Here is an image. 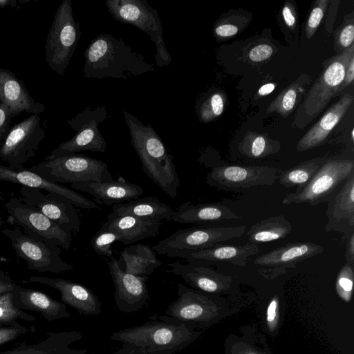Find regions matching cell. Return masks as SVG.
I'll return each mask as SVG.
<instances>
[{
	"label": "cell",
	"instance_id": "6da1fadb",
	"mask_svg": "<svg viewBox=\"0 0 354 354\" xmlns=\"http://www.w3.org/2000/svg\"><path fill=\"white\" fill-rule=\"evenodd\" d=\"M84 57L83 73L86 78L126 80L156 70L121 38L106 33L100 34L91 41Z\"/></svg>",
	"mask_w": 354,
	"mask_h": 354
},
{
	"label": "cell",
	"instance_id": "7a4b0ae2",
	"mask_svg": "<svg viewBox=\"0 0 354 354\" xmlns=\"http://www.w3.org/2000/svg\"><path fill=\"white\" fill-rule=\"evenodd\" d=\"M131 143L142 169L156 185L175 198L180 187L176 165L163 141L150 124L145 125L133 114L123 111Z\"/></svg>",
	"mask_w": 354,
	"mask_h": 354
},
{
	"label": "cell",
	"instance_id": "3957f363",
	"mask_svg": "<svg viewBox=\"0 0 354 354\" xmlns=\"http://www.w3.org/2000/svg\"><path fill=\"white\" fill-rule=\"evenodd\" d=\"M151 319L143 324L113 332L109 338L143 354H174L197 336L192 329L161 316H153Z\"/></svg>",
	"mask_w": 354,
	"mask_h": 354
},
{
	"label": "cell",
	"instance_id": "277c9868",
	"mask_svg": "<svg viewBox=\"0 0 354 354\" xmlns=\"http://www.w3.org/2000/svg\"><path fill=\"white\" fill-rule=\"evenodd\" d=\"M354 44L340 54L325 60L318 77L297 106L292 126L303 129L326 108L343 81L345 71L352 55Z\"/></svg>",
	"mask_w": 354,
	"mask_h": 354
},
{
	"label": "cell",
	"instance_id": "5b68a950",
	"mask_svg": "<svg viewBox=\"0 0 354 354\" xmlns=\"http://www.w3.org/2000/svg\"><path fill=\"white\" fill-rule=\"evenodd\" d=\"M245 225L234 227L197 225L180 229L153 245L152 250L158 254L185 259L194 252L241 237L245 233Z\"/></svg>",
	"mask_w": 354,
	"mask_h": 354
},
{
	"label": "cell",
	"instance_id": "8992f818",
	"mask_svg": "<svg viewBox=\"0 0 354 354\" xmlns=\"http://www.w3.org/2000/svg\"><path fill=\"white\" fill-rule=\"evenodd\" d=\"M44 179L55 183L109 182L113 180L107 164L82 154L46 156L30 168Z\"/></svg>",
	"mask_w": 354,
	"mask_h": 354
},
{
	"label": "cell",
	"instance_id": "52a82bcc",
	"mask_svg": "<svg viewBox=\"0 0 354 354\" xmlns=\"http://www.w3.org/2000/svg\"><path fill=\"white\" fill-rule=\"evenodd\" d=\"M82 35L80 24L74 19L71 0L59 5L49 29L45 57L49 67L64 75Z\"/></svg>",
	"mask_w": 354,
	"mask_h": 354
},
{
	"label": "cell",
	"instance_id": "ba28073f",
	"mask_svg": "<svg viewBox=\"0 0 354 354\" xmlns=\"http://www.w3.org/2000/svg\"><path fill=\"white\" fill-rule=\"evenodd\" d=\"M109 12L117 21L133 25L147 34L156 46L155 59L158 66H167L171 55L163 37L161 21L156 9L146 0H107Z\"/></svg>",
	"mask_w": 354,
	"mask_h": 354
},
{
	"label": "cell",
	"instance_id": "9c48e42d",
	"mask_svg": "<svg viewBox=\"0 0 354 354\" xmlns=\"http://www.w3.org/2000/svg\"><path fill=\"white\" fill-rule=\"evenodd\" d=\"M4 207L8 212L7 222L22 228L24 232L51 246L68 249L72 233L64 230L39 211L24 203L17 197L10 198Z\"/></svg>",
	"mask_w": 354,
	"mask_h": 354
},
{
	"label": "cell",
	"instance_id": "30bf717a",
	"mask_svg": "<svg viewBox=\"0 0 354 354\" xmlns=\"http://www.w3.org/2000/svg\"><path fill=\"white\" fill-rule=\"evenodd\" d=\"M352 174H354L353 159L327 160L303 189L286 194L282 204L316 205L326 201Z\"/></svg>",
	"mask_w": 354,
	"mask_h": 354
},
{
	"label": "cell",
	"instance_id": "8fae6325",
	"mask_svg": "<svg viewBox=\"0 0 354 354\" xmlns=\"http://www.w3.org/2000/svg\"><path fill=\"white\" fill-rule=\"evenodd\" d=\"M109 118L106 106L96 108L89 106L67 120L70 127L76 131L75 136L61 143L47 156L57 157L75 154L81 151L104 153L107 143L100 133L98 125Z\"/></svg>",
	"mask_w": 354,
	"mask_h": 354
},
{
	"label": "cell",
	"instance_id": "7c38bea8",
	"mask_svg": "<svg viewBox=\"0 0 354 354\" xmlns=\"http://www.w3.org/2000/svg\"><path fill=\"white\" fill-rule=\"evenodd\" d=\"M1 233L8 238L16 255L26 262L29 270L54 274L73 270V266L62 259V248L49 245L25 234L19 227L4 229Z\"/></svg>",
	"mask_w": 354,
	"mask_h": 354
},
{
	"label": "cell",
	"instance_id": "4fadbf2b",
	"mask_svg": "<svg viewBox=\"0 0 354 354\" xmlns=\"http://www.w3.org/2000/svg\"><path fill=\"white\" fill-rule=\"evenodd\" d=\"M45 136L40 117L32 114L11 128L0 146V158L11 168L23 169Z\"/></svg>",
	"mask_w": 354,
	"mask_h": 354
},
{
	"label": "cell",
	"instance_id": "5bb4252c",
	"mask_svg": "<svg viewBox=\"0 0 354 354\" xmlns=\"http://www.w3.org/2000/svg\"><path fill=\"white\" fill-rule=\"evenodd\" d=\"M277 169L268 166L222 165L213 168L206 183L219 190L243 192L261 186H272L277 179Z\"/></svg>",
	"mask_w": 354,
	"mask_h": 354
},
{
	"label": "cell",
	"instance_id": "9a60e30c",
	"mask_svg": "<svg viewBox=\"0 0 354 354\" xmlns=\"http://www.w3.org/2000/svg\"><path fill=\"white\" fill-rule=\"evenodd\" d=\"M20 200L41 212L71 233L80 230L81 220L75 206L66 198L53 193L44 194L36 188L22 187Z\"/></svg>",
	"mask_w": 354,
	"mask_h": 354
},
{
	"label": "cell",
	"instance_id": "2e32d148",
	"mask_svg": "<svg viewBox=\"0 0 354 354\" xmlns=\"http://www.w3.org/2000/svg\"><path fill=\"white\" fill-rule=\"evenodd\" d=\"M107 266L115 287L114 299L117 308L123 313H131L146 306L150 299L146 283L148 277L125 272L113 257Z\"/></svg>",
	"mask_w": 354,
	"mask_h": 354
},
{
	"label": "cell",
	"instance_id": "e0dca14e",
	"mask_svg": "<svg viewBox=\"0 0 354 354\" xmlns=\"http://www.w3.org/2000/svg\"><path fill=\"white\" fill-rule=\"evenodd\" d=\"M22 283H37L57 290L61 301L75 308L85 316L97 315L102 313L101 302L97 296L88 288L80 283L60 278L31 276Z\"/></svg>",
	"mask_w": 354,
	"mask_h": 354
},
{
	"label": "cell",
	"instance_id": "ac0fdd59",
	"mask_svg": "<svg viewBox=\"0 0 354 354\" xmlns=\"http://www.w3.org/2000/svg\"><path fill=\"white\" fill-rule=\"evenodd\" d=\"M0 181L9 182L30 188L39 189L68 198L72 204L82 209H98L93 201L75 191L58 183L48 181L30 169H13L0 165Z\"/></svg>",
	"mask_w": 354,
	"mask_h": 354
},
{
	"label": "cell",
	"instance_id": "d6986e66",
	"mask_svg": "<svg viewBox=\"0 0 354 354\" xmlns=\"http://www.w3.org/2000/svg\"><path fill=\"white\" fill-rule=\"evenodd\" d=\"M71 186L93 196L95 203L111 206L138 199L144 193L141 186L127 182L122 178L109 182L75 183Z\"/></svg>",
	"mask_w": 354,
	"mask_h": 354
},
{
	"label": "cell",
	"instance_id": "ffe728a7",
	"mask_svg": "<svg viewBox=\"0 0 354 354\" xmlns=\"http://www.w3.org/2000/svg\"><path fill=\"white\" fill-rule=\"evenodd\" d=\"M326 215V232H339L346 236L353 232L354 174L344 181L338 193L328 200Z\"/></svg>",
	"mask_w": 354,
	"mask_h": 354
},
{
	"label": "cell",
	"instance_id": "44dd1931",
	"mask_svg": "<svg viewBox=\"0 0 354 354\" xmlns=\"http://www.w3.org/2000/svg\"><path fill=\"white\" fill-rule=\"evenodd\" d=\"M0 103L8 106L12 117L23 112L39 115L46 110L30 95L23 81L5 68H0Z\"/></svg>",
	"mask_w": 354,
	"mask_h": 354
},
{
	"label": "cell",
	"instance_id": "7402d4cb",
	"mask_svg": "<svg viewBox=\"0 0 354 354\" xmlns=\"http://www.w3.org/2000/svg\"><path fill=\"white\" fill-rule=\"evenodd\" d=\"M353 100L352 93H346L342 95L298 141L297 150L301 152L321 145L344 116Z\"/></svg>",
	"mask_w": 354,
	"mask_h": 354
},
{
	"label": "cell",
	"instance_id": "603a6c76",
	"mask_svg": "<svg viewBox=\"0 0 354 354\" xmlns=\"http://www.w3.org/2000/svg\"><path fill=\"white\" fill-rule=\"evenodd\" d=\"M15 306L22 310L39 313L48 322L69 318L67 306L46 293L17 285L12 291Z\"/></svg>",
	"mask_w": 354,
	"mask_h": 354
},
{
	"label": "cell",
	"instance_id": "cb8c5ba5",
	"mask_svg": "<svg viewBox=\"0 0 354 354\" xmlns=\"http://www.w3.org/2000/svg\"><path fill=\"white\" fill-rule=\"evenodd\" d=\"M83 338L80 331L48 332L45 337L35 344H21L0 354H86L84 348H73L72 345Z\"/></svg>",
	"mask_w": 354,
	"mask_h": 354
},
{
	"label": "cell",
	"instance_id": "d4e9b609",
	"mask_svg": "<svg viewBox=\"0 0 354 354\" xmlns=\"http://www.w3.org/2000/svg\"><path fill=\"white\" fill-rule=\"evenodd\" d=\"M324 252V248L310 241L289 243L257 257L253 263L273 268L295 267L303 261Z\"/></svg>",
	"mask_w": 354,
	"mask_h": 354
},
{
	"label": "cell",
	"instance_id": "484cf974",
	"mask_svg": "<svg viewBox=\"0 0 354 354\" xmlns=\"http://www.w3.org/2000/svg\"><path fill=\"white\" fill-rule=\"evenodd\" d=\"M240 218L230 207L218 203L192 204L186 202L174 210L171 220L180 223L211 226L216 223Z\"/></svg>",
	"mask_w": 354,
	"mask_h": 354
},
{
	"label": "cell",
	"instance_id": "4316f807",
	"mask_svg": "<svg viewBox=\"0 0 354 354\" xmlns=\"http://www.w3.org/2000/svg\"><path fill=\"white\" fill-rule=\"evenodd\" d=\"M161 225L160 221L120 216L112 212L101 228L115 231L120 235L121 242L129 245L146 238L157 236Z\"/></svg>",
	"mask_w": 354,
	"mask_h": 354
},
{
	"label": "cell",
	"instance_id": "83f0119b",
	"mask_svg": "<svg viewBox=\"0 0 354 354\" xmlns=\"http://www.w3.org/2000/svg\"><path fill=\"white\" fill-rule=\"evenodd\" d=\"M261 251L257 245L248 242L243 245H218L189 254L185 260L189 263L207 264L227 262L243 267L247 260Z\"/></svg>",
	"mask_w": 354,
	"mask_h": 354
},
{
	"label": "cell",
	"instance_id": "f1b7e54d",
	"mask_svg": "<svg viewBox=\"0 0 354 354\" xmlns=\"http://www.w3.org/2000/svg\"><path fill=\"white\" fill-rule=\"evenodd\" d=\"M168 266L170 269L167 272L181 277L186 283L206 292H216L223 288L224 279H227L205 266L180 262H172Z\"/></svg>",
	"mask_w": 354,
	"mask_h": 354
},
{
	"label": "cell",
	"instance_id": "f546056e",
	"mask_svg": "<svg viewBox=\"0 0 354 354\" xmlns=\"http://www.w3.org/2000/svg\"><path fill=\"white\" fill-rule=\"evenodd\" d=\"M113 212L120 216H131L140 218L160 221L171 220L174 210L153 196H147L116 204L112 206Z\"/></svg>",
	"mask_w": 354,
	"mask_h": 354
},
{
	"label": "cell",
	"instance_id": "4dcf8cb0",
	"mask_svg": "<svg viewBox=\"0 0 354 354\" xmlns=\"http://www.w3.org/2000/svg\"><path fill=\"white\" fill-rule=\"evenodd\" d=\"M120 257L125 265L124 270L136 276L148 277L162 263L151 248L141 243L126 247Z\"/></svg>",
	"mask_w": 354,
	"mask_h": 354
},
{
	"label": "cell",
	"instance_id": "1f68e13d",
	"mask_svg": "<svg viewBox=\"0 0 354 354\" xmlns=\"http://www.w3.org/2000/svg\"><path fill=\"white\" fill-rule=\"evenodd\" d=\"M311 77L307 74H301L295 81L286 87L266 109V113H277L285 118L297 108L307 93V87Z\"/></svg>",
	"mask_w": 354,
	"mask_h": 354
},
{
	"label": "cell",
	"instance_id": "d6a6232c",
	"mask_svg": "<svg viewBox=\"0 0 354 354\" xmlns=\"http://www.w3.org/2000/svg\"><path fill=\"white\" fill-rule=\"evenodd\" d=\"M292 230L291 223L283 216L263 219L252 225L247 232L248 242L257 244L278 241Z\"/></svg>",
	"mask_w": 354,
	"mask_h": 354
},
{
	"label": "cell",
	"instance_id": "836d02e7",
	"mask_svg": "<svg viewBox=\"0 0 354 354\" xmlns=\"http://www.w3.org/2000/svg\"><path fill=\"white\" fill-rule=\"evenodd\" d=\"M327 160L325 157L314 158L282 171L279 184L286 187H297L295 192L303 189Z\"/></svg>",
	"mask_w": 354,
	"mask_h": 354
},
{
	"label": "cell",
	"instance_id": "e575fe53",
	"mask_svg": "<svg viewBox=\"0 0 354 354\" xmlns=\"http://www.w3.org/2000/svg\"><path fill=\"white\" fill-rule=\"evenodd\" d=\"M279 142L266 134L248 131L238 145L239 153L250 158H263L274 154L280 149Z\"/></svg>",
	"mask_w": 354,
	"mask_h": 354
},
{
	"label": "cell",
	"instance_id": "d590c367",
	"mask_svg": "<svg viewBox=\"0 0 354 354\" xmlns=\"http://www.w3.org/2000/svg\"><path fill=\"white\" fill-rule=\"evenodd\" d=\"M250 20L251 15L245 10H230L215 22L213 35L218 41L231 39L241 33Z\"/></svg>",
	"mask_w": 354,
	"mask_h": 354
},
{
	"label": "cell",
	"instance_id": "8d00e7d4",
	"mask_svg": "<svg viewBox=\"0 0 354 354\" xmlns=\"http://www.w3.org/2000/svg\"><path fill=\"white\" fill-rule=\"evenodd\" d=\"M36 317L17 308L12 291L0 295V327H19L20 322H33Z\"/></svg>",
	"mask_w": 354,
	"mask_h": 354
},
{
	"label": "cell",
	"instance_id": "74e56055",
	"mask_svg": "<svg viewBox=\"0 0 354 354\" xmlns=\"http://www.w3.org/2000/svg\"><path fill=\"white\" fill-rule=\"evenodd\" d=\"M226 101V95L222 91H216L209 95L199 108L200 120L207 123L219 117L224 111Z\"/></svg>",
	"mask_w": 354,
	"mask_h": 354
},
{
	"label": "cell",
	"instance_id": "f35d334b",
	"mask_svg": "<svg viewBox=\"0 0 354 354\" xmlns=\"http://www.w3.org/2000/svg\"><path fill=\"white\" fill-rule=\"evenodd\" d=\"M334 49L340 54L352 45L354 40V12L344 16L342 24L333 31Z\"/></svg>",
	"mask_w": 354,
	"mask_h": 354
},
{
	"label": "cell",
	"instance_id": "ab89813d",
	"mask_svg": "<svg viewBox=\"0 0 354 354\" xmlns=\"http://www.w3.org/2000/svg\"><path fill=\"white\" fill-rule=\"evenodd\" d=\"M121 241L120 235L115 231L100 227L92 238L91 245L97 254L111 258L112 257V244Z\"/></svg>",
	"mask_w": 354,
	"mask_h": 354
},
{
	"label": "cell",
	"instance_id": "60d3db41",
	"mask_svg": "<svg viewBox=\"0 0 354 354\" xmlns=\"http://www.w3.org/2000/svg\"><path fill=\"white\" fill-rule=\"evenodd\" d=\"M330 2V0H317L313 4L305 26V32L308 39H311L316 32L328 10Z\"/></svg>",
	"mask_w": 354,
	"mask_h": 354
},
{
	"label": "cell",
	"instance_id": "b9f144b4",
	"mask_svg": "<svg viewBox=\"0 0 354 354\" xmlns=\"http://www.w3.org/2000/svg\"><path fill=\"white\" fill-rule=\"evenodd\" d=\"M353 266L346 263L340 270L337 279V290L342 297L348 300L353 290Z\"/></svg>",
	"mask_w": 354,
	"mask_h": 354
},
{
	"label": "cell",
	"instance_id": "7bdbcfd3",
	"mask_svg": "<svg viewBox=\"0 0 354 354\" xmlns=\"http://www.w3.org/2000/svg\"><path fill=\"white\" fill-rule=\"evenodd\" d=\"M275 53L274 47L268 44H258L248 52L247 58L252 62L259 63L270 58Z\"/></svg>",
	"mask_w": 354,
	"mask_h": 354
},
{
	"label": "cell",
	"instance_id": "ee69618b",
	"mask_svg": "<svg viewBox=\"0 0 354 354\" xmlns=\"http://www.w3.org/2000/svg\"><path fill=\"white\" fill-rule=\"evenodd\" d=\"M35 330V326L28 328L24 325L19 327H0V346L14 341L21 335Z\"/></svg>",
	"mask_w": 354,
	"mask_h": 354
},
{
	"label": "cell",
	"instance_id": "f6af8a7d",
	"mask_svg": "<svg viewBox=\"0 0 354 354\" xmlns=\"http://www.w3.org/2000/svg\"><path fill=\"white\" fill-rule=\"evenodd\" d=\"M281 15L286 27L291 30H295L297 24V12L292 1H285L281 9Z\"/></svg>",
	"mask_w": 354,
	"mask_h": 354
},
{
	"label": "cell",
	"instance_id": "bcb514c9",
	"mask_svg": "<svg viewBox=\"0 0 354 354\" xmlns=\"http://www.w3.org/2000/svg\"><path fill=\"white\" fill-rule=\"evenodd\" d=\"M12 118L8 106L0 103V142L3 141L11 129Z\"/></svg>",
	"mask_w": 354,
	"mask_h": 354
},
{
	"label": "cell",
	"instance_id": "7dc6e473",
	"mask_svg": "<svg viewBox=\"0 0 354 354\" xmlns=\"http://www.w3.org/2000/svg\"><path fill=\"white\" fill-rule=\"evenodd\" d=\"M354 80V55L351 56L346 66L343 81L338 86L335 96L344 89L353 84Z\"/></svg>",
	"mask_w": 354,
	"mask_h": 354
},
{
	"label": "cell",
	"instance_id": "c3c4849f",
	"mask_svg": "<svg viewBox=\"0 0 354 354\" xmlns=\"http://www.w3.org/2000/svg\"><path fill=\"white\" fill-rule=\"evenodd\" d=\"M17 285L12 279L0 268V295L12 291Z\"/></svg>",
	"mask_w": 354,
	"mask_h": 354
},
{
	"label": "cell",
	"instance_id": "681fc988",
	"mask_svg": "<svg viewBox=\"0 0 354 354\" xmlns=\"http://www.w3.org/2000/svg\"><path fill=\"white\" fill-rule=\"evenodd\" d=\"M340 3V1H330L328 6V18L326 21V30L328 32V34H330L334 20L336 17L337 10L339 6V3Z\"/></svg>",
	"mask_w": 354,
	"mask_h": 354
},
{
	"label": "cell",
	"instance_id": "f907efd6",
	"mask_svg": "<svg viewBox=\"0 0 354 354\" xmlns=\"http://www.w3.org/2000/svg\"><path fill=\"white\" fill-rule=\"evenodd\" d=\"M345 258L346 263L353 266L354 263V232L349 236L346 243Z\"/></svg>",
	"mask_w": 354,
	"mask_h": 354
},
{
	"label": "cell",
	"instance_id": "816d5d0a",
	"mask_svg": "<svg viewBox=\"0 0 354 354\" xmlns=\"http://www.w3.org/2000/svg\"><path fill=\"white\" fill-rule=\"evenodd\" d=\"M276 84L270 82L261 86L255 94V99H259L271 93L275 88Z\"/></svg>",
	"mask_w": 354,
	"mask_h": 354
},
{
	"label": "cell",
	"instance_id": "f5cc1de1",
	"mask_svg": "<svg viewBox=\"0 0 354 354\" xmlns=\"http://www.w3.org/2000/svg\"><path fill=\"white\" fill-rule=\"evenodd\" d=\"M277 306V300L274 299L270 302V304L268 308L267 320L268 322H272L274 320V319L276 317Z\"/></svg>",
	"mask_w": 354,
	"mask_h": 354
},
{
	"label": "cell",
	"instance_id": "db71d44e",
	"mask_svg": "<svg viewBox=\"0 0 354 354\" xmlns=\"http://www.w3.org/2000/svg\"><path fill=\"white\" fill-rule=\"evenodd\" d=\"M110 354H143L142 353H140L138 350L127 346L124 345L120 350H118L117 351L110 353Z\"/></svg>",
	"mask_w": 354,
	"mask_h": 354
},
{
	"label": "cell",
	"instance_id": "11a10c76",
	"mask_svg": "<svg viewBox=\"0 0 354 354\" xmlns=\"http://www.w3.org/2000/svg\"><path fill=\"white\" fill-rule=\"evenodd\" d=\"M22 1H19L17 0H0V8H4L8 6H10L12 8H17L18 3Z\"/></svg>",
	"mask_w": 354,
	"mask_h": 354
},
{
	"label": "cell",
	"instance_id": "9f6ffc18",
	"mask_svg": "<svg viewBox=\"0 0 354 354\" xmlns=\"http://www.w3.org/2000/svg\"><path fill=\"white\" fill-rule=\"evenodd\" d=\"M351 141L353 142V139H354V131L353 129H352L351 131Z\"/></svg>",
	"mask_w": 354,
	"mask_h": 354
},
{
	"label": "cell",
	"instance_id": "6f0895ef",
	"mask_svg": "<svg viewBox=\"0 0 354 354\" xmlns=\"http://www.w3.org/2000/svg\"><path fill=\"white\" fill-rule=\"evenodd\" d=\"M3 224V221L2 219V218L0 216V227L2 226Z\"/></svg>",
	"mask_w": 354,
	"mask_h": 354
},
{
	"label": "cell",
	"instance_id": "680465c9",
	"mask_svg": "<svg viewBox=\"0 0 354 354\" xmlns=\"http://www.w3.org/2000/svg\"><path fill=\"white\" fill-rule=\"evenodd\" d=\"M251 354H254V353H251Z\"/></svg>",
	"mask_w": 354,
	"mask_h": 354
}]
</instances>
